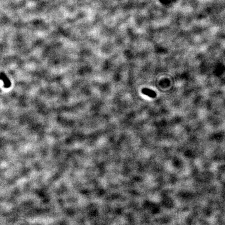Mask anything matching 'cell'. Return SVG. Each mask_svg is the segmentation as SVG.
<instances>
[{
    "label": "cell",
    "instance_id": "7a4b0ae2",
    "mask_svg": "<svg viewBox=\"0 0 225 225\" xmlns=\"http://www.w3.org/2000/svg\"><path fill=\"white\" fill-rule=\"evenodd\" d=\"M142 92L143 94L147 95L151 97H155L156 96V93L153 91L148 89H143L142 90Z\"/></svg>",
    "mask_w": 225,
    "mask_h": 225
},
{
    "label": "cell",
    "instance_id": "6da1fadb",
    "mask_svg": "<svg viewBox=\"0 0 225 225\" xmlns=\"http://www.w3.org/2000/svg\"><path fill=\"white\" fill-rule=\"evenodd\" d=\"M1 78L5 84V87L7 88L11 86V82L4 74H1Z\"/></svg>",
    "mask_w": 225,
    "mask_h": 225
}]
</instances>
